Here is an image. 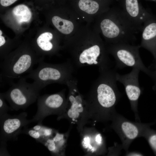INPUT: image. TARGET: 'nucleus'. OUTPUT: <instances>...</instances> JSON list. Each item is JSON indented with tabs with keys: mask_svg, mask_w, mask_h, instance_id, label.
I'll use <instances>...</instances> for the list:
<instances>
[{
	"mask_svg": "<svg viewBox=\"0 0 156 156\" xmlns=\"http://www.w3.org/2000/svg\"><path fill=\"white\" fill-rule=\"evenodd\" d=\"M64 47L75 68L96 66L99 71L111 68L106 44L92 24H84L66 39Z\"/></svg>",
	"mask_w": 156,
	"mask_h": 156,
	"instance_id": "1",
	"label": "nucleus"
},
{
	"mask_svg": "<svg viewBox=\"0 0 156 156\" xmlns=\"http://www.w3.org/2000/svg\"><path fill=\"white\" fill-rule=\"evenodd\" d=\"M6 40L4 38L1 36H0V47L3 46Z\"/></svg>",
	"mask_w": 156,
	"mask_h": 156,
	"instance_id": "25",
	"label": "nucleus"
},
{
	"mask_svg": "<svg viewBox=\"0 0 156 156\" xmlns=\"http://www.w3.org/2000/svg\"><path fill=\"white\" fill-rule=\"evenodd\" d=\"M67 0L68 1H69V2L71 0Z\"/></svg>",
	"mask_w": 156,
	"mask_h": 156,
	"instance_id": "28",
	"label": "nucleus"
},
{
	"mask_svg": "<svg viewBox=\"0 0 156 156\" xmlns=\"http://www.w3.org/2000/svg\"><path fill=\"white\" fill-rule=\"evenodd\" d=\"M140 71L139 69L133 68L128 74L121 75L117 72L116 74V80L124 86L131 108L135 113L137 111L138 99L142 92L139 82Z\"/></svg>",
	"mask_w": 156,
	"mask_h": 156,
	"instance_id": "14",
	"label": "nucleus"
},
{
	"mask_svg": "<svg viewBox=\"0 0 156 156\" xmlns=\"http://www.w3.org/2000/svg\"><path fill=\"white\" fill-rule=\"evenodd\" d=\"M80 133L81 145L86 155H98L106 153L105 139L95 129L84 127Z\"/></svg>",
	"mask_w": 156,
	"mask_h": 156,
	"instance_id": "13",
	"label": "nucleus"
},
{
	"mask_svg": "<svg viewBox=\"0 0 156 156\" xmlns=\"http://www.w3.org/2000/svg\"><path fill=\"white\" fill-rule=\"evenodd\" d=\"M112 121L111 127L120 136L123 148L126 151L134 139L143 136L146 129L145 125L131 122L116 114Z\"/></svg>",
	"mask_w": 156,
	"mask_h": 156,
	"instance_id": "12",
	"label": "nucleus"
},
{
	"mask_svg": "<svg viewBox=\"0 0 156 156\" xmlns=\"http://www.w3.org/2000/svg\"><path fill=\"white\" fill-rule=\"evenodd\" d=\"M21 77L16 83H13L9 89L1 93L9 103L12 110H24L37 100L41 90L34 83H29Z\"/></svg>",
	"mask_w": 156,
	"mask_h": 156,
	"instance_id": "7",
	"label": "nucleus"
},
{
	"mask_svg": "<svg viewBox=\"0 0 156 156\" xmlns=\"http://www.w3.org/2000/svg\"><path fill=\"white\" fill-rule=\"evenodd\" d=\"M21 133L28 135L40 143L43 140V138L39 132L32 128H28L27 127H24L22 130Z\"/></svg>",
	"mask_w": 156,
	"mask_h": 156,
	"instance_id": "21",
	"label": "nucleus"
},
{
	"mask_svg": "<svg viewBox=\"0 0 156 156\" xmlns=\"http://www.w3.org/2000/svg\"><path fill=\"white\" fill-rule=\"evenodd\" d=\"M109 54L115 60L116 70L131 67L139 69L149 75L153 74L144 65L139 53L140 45H134L126 43L107 44Z\"/></svg>",
	"mask_w": 156,
	"mask_h": 156,
	"instance_id": "8",
	"label": "nucleus"
},
{
	"mask_svg": "<svg viewBox=\"0 0 156 156\" xmlns=\"http://www.w3.org/2000/svg\"><path fill=\"white\" fill-rule=\"evenodd\" d=\"M130 155H138V156H140L141 155L140 154L138 153H133L132 154H131Z\"/></svg>",
	"mask_w": 156,
	"mask_h": 156,
	"instance_id": "26",
	"label": "nucleus"
},
{
	"mask_svg": "<svg viewBox=\"0 0 156 156\" xmlns=\"http://www.w3.org/2000/svg\"><path fill=\"white\" fill-rule=\"evenodd\" d=\"M17 0H0V4L2 6L7 7L10 6Z\"/></svg>",
	"mask_w": 156,
	"mask_h": 156,
	"instance_id": "24",
	"label": "nucleus"
},
{
	"mask_svg": "<svg viewBox=\"0 0 156 156\" xmlns=\"http://www.w3.org/2000/svg\"><path fill=\"white\" fill-rule=\"evenodd\" d=\"M32 128L39 132L42 136L43 140L52 137L57 130L42 125V123H38Z\"/></svg>",
	"mask_w": 156,
	"mask_h": 156,
	"instance_id": "20",
	"label": "nucleus"
},
{
	"mask_svg": "<svg viewBox=\"0 0 156 156\" xmlns=\"http://www.w3.org/2000/svg\"><path fill=\"white\" fill-rule=\"evenodd\" d=\"M114 0H71L69 4L86 23L92 24L99 15L108 10Z\"/></svg>",
	"mask_w": 156,
	"mask_h": 156,
	"instance_id": "11",
	"label": "nucleus"
},
{
	"mask_svg": "<svg viewBox=\"0 0 156 156\" xmlns=\"http://www.w3.org/2000/svg\"><path fill=\"white\" fill-rule=\"evenodd\" d=\"M4 59L0 63V79L10 85L15 79L30 72L35 65L43 60L27 53L12 54Z\"/></svg>",
	"mask_w": 156,
	"mask_h": 156,
	"instance_id": "6",
	"label": "nucleus"
},
{
	"mask_svg": "<svg viewBox=\"0 0 156 156\" xmlns=\"http://www.w3.org/2000/svg\"><path fill=\"white\" fill-rule=\"evenodd\" d=\"M128 18L142 30L144 23L153 15L141 5L139 0H116Z\"/></svg>",
	"mask_w": 156,
	"mask_h": 156,
	"instance_id": "15",
	"label": "nucleus"
},
{
	"mask_svg": "<svg viewBox=\"0 0 156 156\" xmlns=\"http://www.w3.org/2000/svg\"><path fill=\"white\" fill-rule=\"evenodd\" d=\"M38 64L36 69L24 77L33 79L41 90L52 83L66 85L67 81L74 77L75 67L70 59L59 64L49 63L42 60Z\"/></svg>",
	"mask_w": 156,
	"mask_h": 156,
	"instance_id": "4",
	"label": "nucleus"
},
{
	"mask_svg": "<svg viewBox=\"0 0 156 156\" xmlns=\"http://www.w3.org/2000/svg\"><path fill=\"white\" fill-rule=\"evenodd\" d=\"M77 80L73 77L67 81L68 92L65 109L57 119H67L72 125H76L80 133L89 122L87 103L85 96L79 92Z\"/></svg>",
	"mask_w": 156,
	"mask_h": 156,
	"instance_id": "5",
	"label": "nucleus"
},
{
	"mask_svg": "<svg viewBox=\"0 0 156 156\" xmlns=\"http://www.w3.org/2000/svg\"><path fill=\"white\" fill-rule=\"evenodd\" d=\"M53 35L49 32L41 34L37 38L36 43L38 47L42 51L50 54L55 53L57 51L59 45L57 43L52 41Z\"/></svg>",
	"mask_w": 156,
	"mask_h": 156,
	"instance_id": "18",
	"label": "nucleus"
},
{
	"mask_svg": "<svg viewBox=\"0 0 156 156\" xmlns=\"http://www.w3.org/2000/svg\"><path fill=\"white\" fill-rule=\"evenodd\" d=\"M65 89L51 94L39 96L37 100V112L31 119L32 122L42 123L46 117L52 115L58 116L64 111L66 102Z\"/></svg>",
	"mask_w": 156,
	"mask_h": 156,
	"instance_id": "9",
	"label": "nucleus"
},
{
	"mask_svg": "<svg viewBox=\"0 0 156 156\" xmlns=\"http://www.w3.org/2000/svg\"><path fill=\"white\" fill-rule=\"evenodd\" d=\"M107 44H133L142 29L135 25L121 8L113 6L99 15L92 23Z\"/></svg>",
	"mask_w": 156,
	"mask_h": 156,
	"instance_id": "3",
	"label": "nucleus"
},
{
	"mask_svg": "<svg viewBox=\"0 0 156 156\" xmlns=\"http://www.w3.org/2000/svg\"><path fill=\"white\" fill-rule=\"evenodd\" d=\"M27 113L23 112L18 115L8 114L0 116V143L7 144L9 141H16L23 128L32 122L27 118Z\"/></svg>",
	"mask_w": 156,
	"mask_h": 156,
	"instance_id": "10",
	"label": "nucleus"
},
{
	"mask_svg": "<svg viewBox=\"0 0 156 156\" xmlns=\"http://www.w3.org/2000/svg\"><path fill=\"white\" fill-rule=\"evenodd\" d=\"M71 127L64 133H60L57 130L52 137L43 140L40 143L47 148L52 155L65 156Z\"/></svg>",
	"mask_w": 156,
	"mask_h": 156,
	"instance_id": "17",
	"label": "nucleus"
},
{
	"mask_svg": "<svg viewBox=\"0 0 156 156\" xmlns=\"http://www.w3.org/2000/svg\"></svg>",
	"mask_w": 156,
	"mask_h": 156,
	"instance_id": "29",
	"label": "nucleus"
},
{
	"mask_svg": "<svg viewBox=\"0 0 156 156\" xmlns=\"http://www.w3.org/2000/svg\"><path fill=\"white\" fill-rule=\"evenodd\" d=\"M143 136L147 137L150 146L153 150L156 152V133H152L148 135H145Z\"/></svg>",
	"mask_w": 156,
	"mask_h": 156,
	"instance_id": "23",
	"label": "nucleus"
},
{
	"mask_svg": "<svg viewBox=\"0 0 156 156\" xmlns=\"http://www.w3.org/2000/svg\"><path fill=\"white\" fill-rule=\"evenodd\" d=\"M5 99L1 93L0 94V116L8 114V112L11 110L5 101Z\"/></svg>",
	"mask_w": 156,
	"mask_h": 156,
	"instance_id": "22",
	"label": "nucleus"
},
{
	"mask_svg": "<svg viewBox=\"0 0 156 156\" xmlns=\"http://www.w3.org/2000/svg\"><path fill=\"white\" fill-rule=\"evenodd\" d=\"M12 14L17 22L20 24L28 22L32 16L29 8L23 4L19 5L14 8Z\"/></svg>",
	"mask_w": 156,
	"mask_h": 156,
	"instance_id": "19",
	"label": "nucleus"
},
{
	"mask_svg": "<svg viewBox=\"0 0 156 156\" xmlns=\"http://www.w3.org/2000/svg\"><path fill=\"white\" fill-rule=\"evenodd\" d=\"M140 45L156 57V17L154 16L144 23Z\"/></svg>",
	"mask_w": 156,
	"mask_h": 156,
	"instance_id": "16",
	"label": "nucleus"
},
{
	"mask_svg": "<svg viewBox=\"0 0 156 156\" xmlns=\"http://www.w3.org/2000/svg\"><path fill=\"white\" fill-rule=\"evenodd\" d=\"M115 69L99 71V75L86 96L89 120L93 122L112 120L115 106L121 96Z\"/></svg>",
	"mask_w": 156,
	"mask_h": 156,
	"instance_id": "2",
	"label": "nucleus"
},
{
	"mask_svg": "<svg viewBox=\"0 0 156 156\" xmlns=\"http://www.w3.org/2000/svg\"><path fill=\"white\" fill-rule=\"evenodd\" d=\"M2 34V31L1 30H0V36H1Z\"/></svg>",
	"mask_w": 156,
	"mask_h": 156,
	"instance_id": "27",
	"label": "nucleus"
}]
</instances>
